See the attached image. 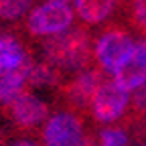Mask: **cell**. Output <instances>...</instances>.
I'll use <instances>...</instances> for the list:
<instances>
[{
	"instance_id": "cell-1",
	"label": "cell",
	"mask_w": 146,
	"mask_h": 146,
	"mask_svg": "<svg viewBox=\"0 0 146 146\" xmlns=\"http://www.w3.org/2000/svg\"><path fill=\"white\" fill-rule=\"evenodd\" d=\"M47 63L63 69H81L89 59V39L79 29H69L63 35L51 36L45 43Z\"/></svg>"
},
{
	"instance_id": "cell-2",
	"label": "cell",
	"mask_w": 146,
	"mask_h": 146,
	"mask_svg": "<svg viewBox=\"0 0 146 146\" xmlns=\"http://www.w3.org/2000/svg\"><path fill=\"white\" fill-rule=\"evenodd\" d=\"M73 4L65 0H49L35 6L27 16V29L36 36H57L71 29L73 23Z\"/></svg>"
},
{
	"instance_id": "cell-3",
	"label": "cell",
	"mask_w": 146,
	"mask_h": 146,
	"mask_svg": "<svg viewBox=\"0 0 146 146\" xmlns=\"http://www.w3.org/2000/svg\"><path fill=\"white\" fill-rule=\"evenodd\" d=\"M136 43L124 31H108L96 43V59L102 69L108 73H116L128 59L132 57Z\"/></svg>"
},
{
	"instance_id": "cell-4",
	"label": "cell",
	"mask_w": 146,
	"mask_h": 146,
	"mask_svg": "<svg viewBox=\"0 0 146 146\" xmlns=\"http://www.w3.org/2000/svg\"><path fill=\"white\" fill-rule=\"evenodd\" d=\"M83 140V124L71 112H59L45 122L43 146H77Z\"/></svg>"
},
{
	"instance_id": "cell-5",
	"label": "cell",
	"mask_w": 146,
	"mask_h": 146,
	"mask_svg": "<svg viewBox=\"0 0 146 146\" xmlns=\"http://www.w3.org/2000/svg\"><path fill=\"white\" fill-rule=\"evenodd\" d=\"M128 102H130L128 91H124L114 81H104L96 91L94 100H91V112H94L96 120L110 124V122H116L126 112Z\"/></svg>"
},
{
	"instance_id": "cell-6",
	"label": "cell",
	"mask_w": 146,
	"mask_h": 146,
	"mask_svg": "<svg viewBox=\"0 0 146 146\" xmlns=\"http://www.w3.org/2000/svg\"><path fill=\"white\" fill-rule=\"evenodd\" d=\"M8 112H10V118L14 120L16 126L35 128L36 124H41V122L47 120L49 106L39 96L31 94V91H25V94H21L8 106Z\"/></svg>"
},
{
	"instance_id": "cell-7",
	"label": "cell",
	"mask_w": 146,
	"mask_h": 146,
	"mask_svg": "<svg viewBox=\"0 0 146 146\" xmlns=\"http://www.w3.org/2000/svg\"><path fill=\"white\" fill-rule=\"evenodd\" d=\"M114 83L124 91L140 89L146 83V39L136 43L132 57L114 73Z\"/></svg>"
},
{
	"instance_id": "cell-8",
	"label": "cell",
	"mask_w": 146,
	"mask_h": 146,
	"mask_svg": "<svg viewBox=\"0 0 146 146\" xmlns=\"http://www.w3.org/2000/svg\"><path fill=\"white\" fill-rule=\"evenodd\" d=\"M27 53L14 36L0 35V77L27 65Z\"/></svg>"
},
{
	"instance_id": "cell-9",
	"label": "cell",
	"mask_w": 146,
	"mask_h": 146,
	"mask_svg": "<svg viewBox=\"0 0 146 146\" xmlns=\"http://www.w3.org/2000/svg\"><path fill=\"white\" fill-rule=\"evenodd\" d=\"M102 73L100 71H81L79 75L69 83V98L75 102V104H87L94 100L96 91L102 85Z\"/></svg>"
},
{
	"instance_id": "cell-10",
	"label": "cell",
	"mask_w": 146,
	"mask_h": 146,
	"mask_svg": "<svg viewBox=\"0 0 146 146\" xmlns=\"http://www.w3.org/2000/svg\"><path fill=\"white\" fill-rule=\"evenodd\" d=\"M31 65L33 63L29 61L21 69L10 71L0 77V104L10 106L21 94H25V85L29 83V75H31Z\"/></svg>"
},
{
	"instance_id": "cell-11",
	"label": "cell",
	"mask_w": 146,
	"mask_h": 146,
	"mask_svg": "<svg viewBox=\"0 0 146 146\" xmlns=\"http://www.w3.org/2000/svg\"><path fill=\"white\" fill-rule=\"evenodd\" d=\"M73 4V10H75L85 23L89 25H98L104 18H108L112 14V10L116 8V4L112 0H75Z\"/></svg>"
},
{
	"instance_id": "cell-12",
	"label": "cell",
	"mask_w": 146,
	"mask_h": 146,
	"mask_svg": "<svg viewBox=\"0 0 146 146\" xmlns=\"http://www.w3.org/2000/svg\"><path fill=\"white\" fill-rule=\"evenodd\" d=\"M31 10L33 2H29V0H0V18H6V21L21 18L25 12Z\"/></svg>"
},
{
	"instance_id": "cell-13",
	"label": "cell",
	"mask_w": 146,
	"mask_h": 146,
	"mask_svg": "<svg viewBox=\"0 0 146 146\" xmlns=\"http://www.w3.org/2000/svg\"><path fill=\"white\" fill-rule=\"evenodd\" d=\"M55 79H57V73H55V69L49 63H33L31 65L29 81L33 85H49V83H55Z\"/></svg>"
},
{
	"instance_id": "cell-14",
	"label": "cell",
	"mask_w": 146,
	"mask_h": 146,
	"mask_svg": "<svg viewBox=\"0 0 146 146\" xmlns=\"http://www.w3.org/2000/svg\"><path fill=\"white\" fill-rule=\"evenodd\" d=\"M128 136L120 128H106L100 134V146H126Z\"/></svg>"
},
{
	"instance_id": "cell-15",
	"label": "cell",
	"mask_w": 146,
	"mask_h": 146,
	"mask_svg": "<svg viewBox=\"0 0 146 146\" xmlns=\"http://www.w3.org/2000/svg\"><path fill=\"white\" fill-rule=\"evenodd\" d=\"M134 23L142 31H146V0H140L134 4Z\"/></svg>"
},
{
	"instance_id": "cell-16",
	"label": "cell",
	"mask_w": 146,
	"mask_h": 146,
	"mask_svg": "<svg viewBox=\"0 0 146 146\" xmlns=\"http://www.w3.org/2000/svg\"><path fill=\"white\" fill-rule=\"evenodd\" d=\"M134 108L138 110V112L146 114V83H144L140 89H136V96H134Z\"/></svg>"
},
{
	"instance_id": "cell-17",
	"label": "cell",
	"mask_w": 146,
	"mask_h": 146,
	"mask_svg": "<svg viewBox=\"0 0 146 146\" xmlns=\"http://www.w3.org/2000/svg\"><path fill=\"white\" fill-rule=\"evenodd\" d=\"M77 146H98V142H96L94 138H89V136H83V140H81Z\"/></svg>"
},
{
	"instance_id": "cell-18",
	"label": "cell",
	"mask_w": 146,
	"mask_h": 146,
	"mask_svg": "<svg viewBox=\"0 0 146 146\" xmlns=\"http://www.w3.org/2000/svg\"><path fill=\"white\" fill-rule=\"evenodd\" d=\"M10 146H36L33 140H16V142H12Z\"/></svg>"
}]
</instances>
